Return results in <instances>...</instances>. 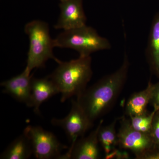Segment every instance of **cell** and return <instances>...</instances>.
<instances>
[{"mask_svg":"<svg viewBox=\"0 0 159 159\" xmlns=\"http://www.w3.org/2000/svg\"><path fill=\"white\" fill-rule=\"evenodd\" d=\"M129 67L125 54L122 65L116 71L102 77L77 97V102L93 123L115 104L126 82Z\"/></svg>","mask_w":159,"mask_h":159,"instance_id":"1","label":"cell"},{"mask_svg":"<svg viewBox=\"0 0 159 159\" xmlns=\"http://www.w3.org/2000/svg\"><path fill=\"white\" fill-rule=\"evenodd\" d=\"M57 64L58 66L48 77L61 94V101L79 97L87 89L93 75L91 56H79L69 61H60Z\"/></svg>","mask_w":159,"mask_h":159,"instance_id":"2","label":"cell"},{"mask_svg":"<svg viewBox=\"0 0 159 159\" xmlns=\"http://www.w3.org/2000/svg\"><path fill=\"white\" fill-rule=\"evenodd\" d=\"M25 31L29 39L26 71L31 74L34 69L44 67L49 59H53L57 63L60 62L53 54L54 39L50 36L47 23L39 20L31 21L25 26Z\"/></svg>","mask_w":159,"mask_h":159,"instance_id":"3","label":"cell"},{"mask_svg":"<svg viewBox=\"0 0 159 159\" xmlns=\"http://www.w3.org/2000/svg\"><path fill=\"white\" fill-rule=\"evenodd\" d=\"M54 47L73 49L78 52L79 56H89L94 52L111 48L108 39L86 25L64 30L54 39Z\"/></svg>","mask_w":159,"mask_h":159,"instance_id":"4","label":"cell"},{"mask_svg":"<svg viewBox=\"0 0 159 159\" xmlns=\"http://www.w3.org/2000/svg\"><path fill=\"white\" fill-rule=\"evenodd\" d=\"M23 134L31 143L33 155L38 159H59L61 151L68 148L51 132L39 126L29 125Z\"/></svg>","mask_w":159,"mask_h":159,"instance_id":"5","label":"cell"},{"mask_svg":"<svg viewBox=\"0 0 159 159\" xmlns=\"http://www.w3.org/2000/svg\"><path fill=\"white\" fill-rule=\"evenodd\" d=\"M117 137L118 145L123 149L131 151L137 159H141L156 145L150 134L134 129L131 125L130 120L124 116L121 118Z\"/></svg>","mask_w":159,"mask_h":159,"instance_id":"6","label":"cell"},{"mask_svg":"<svg viewBox=\"0 0 159 159\" xmlns=\"http://www.w3.org/2000/svg\"><path fill=\"white\" fill-rule=\"evenodd\" d=\"M51 123L63 129L71 143L69 149L73 148L77 140L82 137L93 125L77 100L72 101L71 110L67 116L62 119L54 118Z\"/></svg>","mask_w":159,"mask_h":159,"instance_id":"7","label":"cell"},{"mask_svg":"<svg viewBox=\"0 0 159 159\" xmlns=\"http://www.w3.org/2000/svg\"><path fill=\"white\" fill-rule=\"evenodd\" d=\"M60 14L54 27L56 29L70 30L85 25L87 18L83 0H60Z\"/></svg>","mask_w":159,"mask_h":159,"instance_id":"8","label":"cell"},{"mask_svg":"<svg viewBox=\"0 0 159 159\" xmlns=\"http://www.w3.org/2000/svg\"><path fill=\"white\" fill-rule=\"evenodd\" d=\"M103 120H100L97 127L88 136L78 139L73 148L61 155V159H97L99 157L98 134Z\"/></svg>","mask_w":159,"mask_h":159,"instance_id":"9","label":"cell"},{"mask_svg":"<svg viewBox=\"0 0 159 159\" xmlns=\"http://www.w3.org/2000/svg\"><path fill=\"white\" fill-rule=\"evenodd\" d=\"M33 76L25 70L19 75L1 83L3 93L8 94L19 102L32 107L31 80Z\"/></svg>","mask_w":159,"mask_h":159,"instance_id":"10","label":"cell"},{"mask_svg":"<svg viewBox=\"0 0 159 159\" xmlns=\"http://www.w3.org/2000/svg\"><path fill=\"white\" fill-rule=\"evenodd\" d=\"M60 93L54 82L48 77L36 78L32 77L31 80L32 107L37 115H40V106L48 99Z\"/></svg>","mask_w":159,"mask_h":159,"instance_id":"11","label":"cell"},{"mask_svg":"<svg viewBox=\"0 0 159 159\" xmlns=\"http://www.w3.org/2000/svg\"><path fill=\"white\" fill-rule=\"evenodd\" d=\"M146 52L151 70L159 78V12L152 20Z\"/></svg>","mask_w":159,"mask_h":159,"instance_id":"12","label":"cell"},{"mask_svg":"<svg viewBox=\"0 0 159 159\" xmlns=\"http://www.w3.org/2000/svg\"><path fill=\"white\" fill-rule=\"evenodd\" d=\"M153 84L148 82L147 87L134 93L126 102L125 113L129 117L146 113L147 106L150 103Z\"/></svg>","mask_w":159,"mask_h":159,"instance_id":"13","label":"cell"},{"mask_svg":"<svg viewBox=\"0 0 159 159\" xmlns=\"http://www.w3.org/2000/svg\"><path fill=\"white\" fill-rule=\"evenodd\" d=\"M33 155L31 143L23 134L17 137L1 155L2 159H27Z\"/></svg>","mask_w":159,"mask_h":159,"instance_id":"14","label":"cell"},{"mask_svg":"<svg viewBox=\"0 0 159 159\" xmlns=\"http://www.w3.org/2000/svg\"><path fill=\"white\" fill-rule=\"evenodd\" d=\"M117 119H115L111 123L106 126H102L99 129L98 134L99 143L102 146L105 157L116 150L118 145L116 124Z\"/></svg>","mask_w":159,"mask_h":159,"instance_id":"15","label":"cell"},{"mask_svg":"<svg viewBox=\"0 0 159 159\" xmlns=\"http://www.w3.org/2000/svg\"><path fill=\"white\" fill-rule=\"evenodd\" d=\"M157 108H154L153 111L150 114L148 112L140 115L129 117L131 125L135 130L145 133L150 134L152 124Z\"/></svg>","mask_w":159,"mask_h":159,"instance_id":"16","label":"cell"},{"mask_svg":"<svg viewBox=\"0 0 159 159\" xmlns=\"http://www.w3.org/2000/svg\"><path fill=\"white\" fill-rule=\"evenodd\" d=\"M150 134L153 142L159 146V109L157 110L154 116Z\"/></svg>","mask_w":159,"mask_h":159,"instance_id":"17","label":"cell"},{"mask_svg":"<svg viewBox=\"0 0 159 159\" xmlns=\"http://www.w3.org/2000/svg\"><path fill=\"white\" fill-rule=\"evenodd\" d=\"M150 103L154 108L159 109V81L152 85Z\"/></svg>","mask_w":159,"mask_h":159,"instance_id":"18","label":"cell"},{"mask_svg":"<svg viewBox=\"0 0 159 159\" xmlns=\"http://www.w3.org/2000/svg\"><path fill=\"white\" fill-rule=\"evenodd\" d=\"M141 159H159V146L156 145L141 157Z\"/></svg>","mask_w":159,"mask_h":159,"instance_id":"19","label":"cell"}]
</instances>
